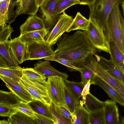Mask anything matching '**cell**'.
<instances>
[{
  "mask_svg": "<svg viewBox=\"0 0 124 124\" xmlns=\"http://www.w3.org/2000/svg\"><path fill=\"white\" fill-rule=\"evenodd\" d=\"M19 82L29 93L33 100L39 101L49 106L51 105L52 102L48 93L46 82L34 81L23 75Z\"/></svg>",
  "mask_w": 124,
  "mask_h": 124,
  "instance_id": "obj_5",
  "label": "cell"
},
{
  "mask_svg": "<svg viewBox=\"0 0 124 124\" xmlns=\"http://www.w3.org/2000/svg\"><path fill=\"white\" fill-rule=\"evenodd\" d=\"M79 72L81 73V82L84 86L89 80L91 84L95 85L94 79L96 75L93 72L84 67L81 68Z\"/></svg>",
  "mask_w": 124,
  "mask_h": 124,
  "instance_id": "obj_33",
  "label": "cell"
},
{
  "mask_svg": "<svg viewBox=\"0 0 124 124\" xmlns=\"http://www.w3.org/2000/svg\"><path fill=\"white\" fill-rule=\"evenodd\" d=\"M21 67H0V75L11 78L19 82L23 76Z\"/></svg>",
  "mask_w": 124,
  "mask_h": 124,
  "instance_id": "obj_25",
  "label": "cell"
},
{
  "mask_svg": "<svg viewBox=\"0 0 124 124\" xmlns=\"http://www.w3.org/2000/svg\"><path fill=\"white\" fill-rule=\"evenodd\" d=\"M117 2L121 5L124 3V0H95L92 4L88 6L90 11L89 19L103 29L110 12Z\"/></svg>",
  "mask_w": 124,
  "mask_h": 124,
  "instance_id": "obj_4",
  "label": "cell"
},
{
  "mask_svg": "<svg viewBox=\"0 0 124 124\" xmlns=\"http://www.w3.org/2000/svg\"><path fill=\"white\" fill-rule=\"evenodd\" d=\"M69 1L75 3L76 4H79L80 1L79 0H67Z\"/></svg>",
  "mask_w": 124,
  "mask_h": 124,
  "instance_id": "obj_45",
  "label": "cell"
},
{
  "mask_svg": "<svg viewBox=\"0 0 124 124\" xmlns=\"http://www.w3.org/2000/svg\"><path fill=\"white\" fill-rule=\"evenodd\" d=\"M104 103V110L106 124H120L119 112L116 102L108 100Z\"/></svg>",
  "mask_w": 124,
  "mask_h": 124,
  "instance_id": "obj_16",
  "label": "cell"
},
{
  "mask_svg": "<svg viewBox=\"0 0 124 124\" xmlns=\"http://www.w3.org/2000/svg\"><path fill=\"white\" fill-rule=\"evenodd\" d=\"M58 41L57 47L52 56L67 60L78 68L83 67L85 59L90 54L97 52L85 31L78 30L71 35L65 33Z\"/></svg>",
  "mask_w": 124,
  "mask_h": 124,
  "instance_id": "obj_1",
  "label": "cell"
},
{
  "mask_svg": "<svg viewBox=\"0 0 124 124\" xmlns=\"http://www.w3.org/2000/svg\"><path fill=\"white\" fill-rule=\"evenodd\" d=\"M45 28L43 20L36 15H30L20 27V35Z\"/></svg>",
  "mask_w": 124,
  "mask_h": 124,
  "instance_id": "obj_15",
  "label": "cell"
},
{
  "mask_svg": "<svg viewBox=\"0 0 124 124\" xmlns=\"http://www.w3.org/2000/svg\"><path fill=\"white\" fill-rule=\"evenodd\" d=\"M12 107L15 111H19L33 119H35L36 116L35 112L29 105V103L20 101L19 102Z\"/></svg>",
  "mask_w": 124,
  "mask_h": 124,
  "instance_id": "obj_30",
  "label": "cell"
},
{
  "mask_svg": "<svg viewBox=\"0 0 124 124\" xmlns=\"http://www.w3.org/2000/svg\"><path fill=\"white\" fill-rule=\"evenodd\" d=\"M124 124V117L122 119L121 121H120V124Z\"/></svg>",
  "mask_w": 124,
  "mask_h": 124,
  "instance_id": "obj_47",
  "label": "cell"
},
{
  "mask_svg": "<svg viewBox=\"0 0 124 124\" xmlns=\"http://www.w3.org/2000/svg\"><path fill=\"white\" fill-rule=\"evenodd\" d=\"M33 68L43 74L46 78L51 76H58L62 78L65 81L67 79L69 76L67 74L56 70L51 65L49 61L47 60L39 61L38 63L34 65Z\"/></svg>",
  "mask_w": 124,
  "mask_h": 124,
  "instance_id": "obj_14",
  "label": "cell"
},
{
  "mask_svg": "<svg viewBox=\"0 0 124 124\" xmlns=\"http://www.w3.org/2000/svg\"><path fill=\"white\" fill-rule=\"evenodd\" d=\"M46 85L52 102L55 105H65V84L63 79L58 76L49 77L46 81Z\"/></svg>",
  "mask_w": 124,
  "mask_h": 124,
  "instance_id": "obj_7",
  "label": "cell"
},
{
  "mask_svg": "<svg viewBox=\"0 0 124 124\" xmlns=\"http://www.w3.org/2000/svg\"><path fill=\"white\" fill-rule=\"evenodd\" d=\"M54 124H71V122L56 109L55 106L52 102L49 106Z\"/></svg>",
  "mask_w": 124,
  "mask_h": 124,
  "instance_id": "obj_31",
  "label": "cell"
},
{
  "mask_svg": "<svg viewBox=\"0 0 124 124\" xmlns=\"http://www.w3.org/2000/svg\"><path fill=\"white\" fill-rule=\"evenodd\" d=\"M36 118L35 120L38 124H54L53 120L45 116L35 113Z\"/></svg>",
  "mask_w": 124,
  "mask_h": 124,
  "instance_id": "obj_41",
  "label": "cell"
},
{
  "mask_svg": "<svg viewBox=\"0 0 124 124\" xmlns=\"http://www.w3.org/2000/svg\"><path fill=\"white\" fill-rule=\"evenodd\" d=\"M58 0H50L46 6L40 7L45 28L49 29L57 22L59 15L55 14L54 10Z\"/></svg>",
  "mask_w": 124,
  "mask_h": 124,
  "instance_id": "obj_12",
  "label": "cell"
},
{
  "mask_svg": "<svg viewBox=\"0 0 124 124\" xmlns=\"http://www.w3.org/2000/svg\"><path fill=\"white\" fill-rule=\"evenodd\" d=\"M21 100L13 92L0 90V104L12 106Z\"/></svg>",
  "mask_w": 124,
  "mask_h": 124,
  "instance_id": "obj_28",
  "label": "cell"
},
{
  "mask_svg": "<svg viewBox=\"0 0 124 124\" xmlns=\"http://www.w3.org/2000/svg\"><path fill=\"white\" fill-rule=\"evenodd\" d=\"M89 19L88 27L85 31L88 39L97 50L109 54V44L102 28L93 21Z\"/></svg>",
  "mask_w": 124,
  "mask_h": 124,
  "instance_id": "obj_6",
  "label": "cell"
},
{
  "mask_svg": "<svg viewBox=\"0 0 124 124\" xmlns=\"http://www.w3.org/2000/svg\"><path fill=\"white\" fill-rule=\"evenodd\" d=\"M1 3V2H0V6Z\"/></svg>",
  "mask_w": 124,
  "mask_h": 124,
  "instance_id": "obj_50",
  "label": "cell"
},
{
  "mask_svg": "<svg viewBox=\"0 0 124 124\" xmlns=\"http://www.w3.org/2000/svg\"><path fill=\"white\" fill-rule=\"evenodd\" d=\"M89 80L84 86L81 93V100L80 101V104L83 105L85 101V99L86 95L89 93L90 88L91 84Z\"/></svg>",
  "mask_w": 124,
  "mask_h": 124,
  "instance_id": "obj_42",
  "label": "cell"
},
{
  "mask_svg": "<svg viewBox=\"0 0 124 124\" xmlns=\"http://www.w3.org/2000/svg\"><path fill=\"white\" fill-rule=\"evenodd\" d=\"M83 67L90 70L96 76L108 84L124 98V83L110 74L97 62L93 54H90L86 58Z\"/></svg>",
  "mask_w": 124,
  "mask_h": 124,
  "instance_id": "obj_3",
  "label": "cell"
},
{
  "mask_svg": "<svg viewBox=\"0 0 124 124\" xmlns=\"http://www.w3.org/2000/svg\"><path fill=\"white\" fill-rule=\"evenodd\" d=\"M14 31L10 24L5 23L0 25V55L7 63L8 67L18 66L11 54L9 45L8 39Z\"/></svg>",
  "mask_w": 124,
  "mask_h": 124,
  "instance_id": "obj_9",
  "label": "cell"
},
{
  "mask_svg": "<svg viewBox=\"0 0 124 124\" xmlns=\"http://www.w3.org/2000/svg\"><path fill=\"white\" fill-rule=\"evenodd\" d=\"M23 74L30 80L36 82H46V78L43 74L37 71L33 68H22Z\"/></svg>",
  "mask_w": 124,
  "mask_h": 124,
  "instance_id": "obj_29",
  "label": "cell"
},
{
  "mask_svg": "<svg viewBox=\"0 0 124 124\" xmlns=\"http://www.w3.org/2000/svg\"><path fill=\"white\" fill-rule=\"evenodd\" d=\"M8 42L11 53L16 63L18 65L26 61L25 44L20 40L19 37L11 39Z\"/></svg>",
  "mask_w": 124,
  "mask_h": 124,
  "instance_id": "obj_13",
  "label": "cell"
},
{
  "mask_svg": "<svg viewBox=\"0 0 124 124\" xmlns=\"http://www.w3.org/2000/svg\"><path fill=\"white\" fill-rule=\"evenodd\" d=\"M54 106L56 110L69 120L71 122V124L72 113L69 110L66 105Z\"/></svg>",
  "mask_w": 124,
  "mask_h": 124,
  "instance_id": "obj_39",
  "label": "cell"
},
{
  "mask_svg": "<svg viewBox=\"0 0 124 124\" xmlns=\"http://www.w3.org/2000/svg\"><path fill=\"white\" fill-rule=\"evenodd\" d=\"M25 44V61L39 60L54 55V51L46 41L41 42L31 41Z\"/></svg>",
  "mask_w": 124,
  "mask_h": 124,
  "instance_id": "obj_8",
  "label": "cell"
},
{
  "mask_svg": "<svg viewBox=\"0 0 124 124\" xmlns=\"http://www.w3.org/2000/svg\"><path fill=\"white\" fill-rule=\"evenodd\" d=\"M50 0H36L37 5L39 7H44L46 6Z\"/></svg>",
  "mask_w": 124,
  "mask_h": 124,
  "instance_id": "obj_43",
  "label": "cell"
},
{
  "mask_svg": "<svg viewBox=\"0 0 124 124\" xmlns=\"http://www.w3.org/2000/svg\"><path fill=\"white\" fill-rule=\"evenodd\" d=\"M0 124H9L8 121L5 120H0Z\"/></svg>",
  "mask_w": 124,
  "mask_h": 124,
  "instance_id": "obj_46",
  "label": "cell"
},
{
  "mask_svg": "<svg viewBox=\"0 0 124 124\" xmlns=\"http://www.w3.org/2000/svg\"><path fill=\"white\" fill-rule=\"evenodd\" d=\"M49 32V29L45 28L20 35L19 37L20 40L24 43L31 41L41 42L46 41L44 38Z\"/></svg>",
  "mask_w": 124,
  "mask_h": 124,
  "instance_id": "obj_21",
  "label": "cell"
},
{
  "mask_svg": "<svg viewBox=\"0 0 124 124\" xmlns=\"http://www.w3.org/2000/svg\"><path fill=\"white\" fill-rule=\"evenodd\" d=\"M90 113L80 104L72 113L71 124H90Z\"/></svg>",
  "mask_w": 124,
  "mask_h": 124,
  "instance_id": "obj_20",
  "label": "cell"
},
{
  "mask_svg": "<svg viewBox=\"0 0 124 124\" xmlns=\"http://www.w3.org/2000/svg\"><path fill=\"white\" fill-rule=\"evenodd\" d=\"M59 16L57 23L52 30L46 36V43L51 46L54 45L71 24L72 17L63 12Z\"/></svg>",
  "mask_w": 124,
  "mask_h": 124,
  "instance_id": "obj_10",
  "label": "cell"
},
{
  "mask_svg": "<svg viewBox=\"0 0 124 124\" xmlns=\"http://www.w3.org/2000/svg\"><path fill=\"white\" fill-rule=\"evenodd\" d=\"M85 107L90 113L103 108L105 105L104 101H100L90 93L86 96Z\"/></svg>",
  "mask_w": 124,
  "mask_h": 124,
  "instance_id": "obj_24",
  "label": "cell"
},
{
  "mask_svg": "<svg viewBox=\"0 0 124 124\" xmlns=\"http://www.w3.org/2000/svg\"><path fill=\"white\" fill-rule=\"evenodd\" d=\"M15 111L12 106L0 104V116L9 117Z\"/></svg>",
  "mask_w": 124,
  "mask_h": 124,
  "instance_id": "obj_40",
  "label": "cell"
},
{
  "mask_svg": "<svg viewBox=\"0 0 124 124\" xmlns=\"http://www.w3.org/2000/svg\"><path fill=\"white\" fill-rule=\"evenodd\" d=\"M11 0H5L1 3L0 8V25L6 23L8 21V11Z\"/></svg>",
  "mask_w": 124,
  "mask_h": 124,
  "instance_id": "obj_35",
  "label": "cell"
},
{
  "mask_svg": "<svg viewBox=\"0 0 124 124\" xmlns=\"http://www.w3.org/2000/svg\"><path fill=\"white\" fill-rule=\"evenodd\" d=\"M29 104L35 113L46 116L53 120L49 106L39 101L35 100H33Z\"/></svg>",
  "mask_w": 124,
  "mask_h": 124,
  "instance_id": "obj_27",
  "label": "cell"
},
{
  "mask_svg": "<svg viewBox=\"0 0 124 124\" xmlns=\"http://www.w3.org/2000/svg\"><path fill=\"white\" fill-rule=\"evenodd\" d=\"M65 105L71 113L80 104V99L71 90L65 85Z\"/></svg>",
  "mask_w": 124,
  "mask_h": 124,
  "instance_id": "obj_26",
  "label": "cell"
},
{
  "mask_svg": "<svg viewBox=\"0 0 124 124\" xmlns=\"http://www.w3.org/2000/svg\"><path fill=\"white\" fill-rule=\"evenodd\" d=\"M79 4L84 5H87L88 6L92 4L95 0H79Z\"/></svg>",
  "mask_w": 124,
  "mask_h": 124,
  "instance_id": "obj_44",
  "label": "cell"
},
{
  "mask_svg": "<svg viewBox=\"0 0 124 124\" xmlns=\"http://www.w3.org/2000/svg\"><path fill=\"white\" fill-rule=\"evenodd\" d=\"M16 2L15 0L10 1V2L8 13V20L7 23L10 24L15 20L17 17L16 15V10L14 9V8L16 7Z\"/></svg>",
  "mask_w": 124,
  "mask_h": 124,
  "instance_id": "obj_38",
  "label": "cell"
},
{
  "mask_svg": "<svg viewBox=\"0 0 124 124\" xmlns=\"http://www.w3.org/2000/svg\"><path fill=\"white\" fill-rule=\"evenodd\" d=\"M45 60L57 62L65 66L72 71H80L81 68H78L73 66L69 61L63 59L54 58L53 56L44 58Z\"/></svg>",
  "mask_w": 124,
  "mask_h": 124,
  "instance_id": "obj_37",
  "label": "cell"
},
{
  "mask_svg": "<svg viewBox=\"0 0 124 124\" xmlns=\"http://www.w3.org/2000/svg\"><path fill=\"white\" fill-rule=\"evenodd\" d=\"M89 22V19H87L80 12H78L66 32H69L77 30L85 31L88 28Z\"/></svg>",
  "mask_w": 124,
  "mask_h": 124,
  "instance_id": "obj_23",
  "label": "cell"
},
{
  "mask_svg": "<svg viewBox=\"0 0 124 124\" xmlns=\"http://www.w3.org/2000/svg\"><path fill=\"white\" fill-rule=\"evenodd\" d=\"M108 43L110 57L115 65L124 74V54L121 52L114 41H110Z\"/></svg>",
  "mask_w": 124,
  "mask_h": 124,
  "instance_id": "obj_19",
  "label": "cell"
},
{
  "mask_svg": "<svg viewBox=\"0 0 124 124\" xmlns=\"http://www.w3.org/2000/svg\"><path fill=\"white\" fill-rule=\"evenodd\" d=\"M99 63L112 76L124 83V74L120 70L110 57L108 60L105 58L95 54H93Z\"/></svg>",
  "mask_w": 124,
  "mask_h": 124,
  "instance_id": "obj_17",
  "label": "cell"
},
{
  "mask_svg": "<svg viewBox=\"0 0 124 124\" xmlns=\"http://www.w3.org/2000/svg\"><path fill=\"white\" fill-rule=\"evenodd\" d=\"M9 124H38L36 120L19 111L11 114L8 119Z\"/></svg>",
  "mask_w": 124,
  "mask_h": 124,
  "instance_id": "obj_22",
  "label": "cell"
},
{
  "mask_svg": "<svg viewBox=\"0 0 124 124\" xmlns=\"http://www.w3.org/2000/svg\"><path fill=\"white\" fill-rule=\"evenodd\" d=\"M16 1H18V0H16Z\"/></svg>",
  "mask_w": 124,
  "mask_h": 124,
  "instance_id": "obj_51",
  "label": "cell"
},
{
  "mask_svg": "<svg viewBox=\"0 0 124 124\" xmlns=\"http://www.w3.org/2000/svg\"><path fill=\"white\" fill-rule=\"evenodd\" d=\"M90 124H106L104 108L90 113Z\"/></svg>",
  "mask_w": 124,
  "mask_h": 124,
  "instance_id": "obj_32",
  "label": "cell"
},
{
  "mask_svg": "<svg viewBox=\"0 0 124 124\" xmlns=\"http://www.w3.org/2000/svg\"><path fill=\"white\" fill-rule=\"evenodd\" d=\"M115 3L107 17L103 29L108 42L114 41L124 54V20L119 7Z\"/></svg>",
  "mask_w": 124,
  "mask_h": 124,
  "instance_id": "obj_2",
  "label": "cell"
},
{
  "mask_svg": "<svg viewBox=\"0 0 124 124\" xmlns=\"http://www.w3.org/2000/svg\"><path fill=\"white\" fill-rule=\"evenodd\" d=\"M65 85L69 87L79 99L84 85L81 82H77L66 80L64 81Z\"/></svg>",
  "mask_w": 124,
  "mask_h": 124,
  "instance_id": "obj_34",
  "label": "cell"
},
{
  "mask_svg": "<svg viewBox=\"0 0 124 124\" xmlns=\"http://www.w3.org/2000/svg\"><path fill=\"white\" fill-rule=\"evenodd\" d=\"M0 79L5 83L10 90L21 101L29 103L33 100L29 93L19 82L11 78L0 75Z\"/></svg>",
  "mask_w": 124,
  "mask_h": 124,
  "instance_id": "obj_11",
  "label": "cell"
},
{
  "mask_svg": "<svg viewBox=\"0 0 124 124\" xmlns=\"http://www.w3.org/2000/svg\"><path fill=\"white\" fill-rule=\"evenodd\" d=\"M3 61V59L0 55V65H1Z\"/></svg>",
  "mask_w": 124,
  "mask_h": 124,
  "instance_id": "obj_48",
  "label": "cell"
},
{
  "mask_svg": "<svg viewBox=\"0 0 124 124\" xmlns=\"http://www.w3.org/2000/svg\"><path fill=\"white\" fill-rule=\"evenodd\" d=\"M75 5L76 4L75 3L67 0H58L55 8L54 13L59 15L67 9Z\"/></svg>",
  "mask_w": 124,
  "mask_h": 124,
  "instance_id": "obj_36",
  "label": "cell"
},
{
  "mask_svg": "<svg viewBox=\"0 0 124 124\" xmlns=\"http://www.w3.org/2000/svg\"><path fill=\"white\" fill-rule=\"evenodd\" d=\"M95 85L102 88L107 93L111 100L121 105H124V98L113 87L99 77L95 76L94 79Z\"/></svg>",
  "mask_w": 124,
  "mask_h": 124,
  "instance_id": "obj_18",
  "label": "cell"
},
{
  "mask_svg": "<svg viewBox=\"0 0 124 124\" xmlns=\"http://www.w3.org/2000/svg\"><path fill=\"white\" fill-rule=\"evenodd\" d=\"M5 0H0V2H1L4 1Z\"/></svg>",
  "mask_w": 124,
  "mask_h": 124,
  "instance_id": "obj_49",
  "label": "cell"
}]
</instances>
